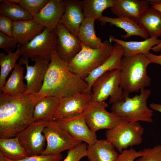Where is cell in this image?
<instances>
[{
	"label": "cell",
	"mask_w": 161,
	"mask_h": 161,
	"mask_svg": "<svg viewBox=\"0 0 161 161\" xmlns=\"http://www.w3.org/2000/svg\"><path fill=\"white\" fill-rule=\"evenodd\" d=\"M94 19L85 18L79 28L77 36L82 43L93 48L101 46L103 42L95 34Z\"/></svg>",
	"instance_id": "cell-28"
},
{
	"label": "cell",
	"mask_w": 161,
	"mask_h": 161,
	"mask_svg": "<svg viewBox=\"0 0 161 161\" xmlns=\"http://www.w3.org/2000/svg\"><path fill=\"white\" fill-rule=\"evenodd\" d=\"M135 21L150 37L161 36V12L150 6Z\"/></svg>",
	"instance_id": "cell-24"
},
{
	"label": "cell",
	"mask_w": 161,
	"mask_h": 161,
	"mask_svg": "<svg viewBox=\"0 0 161 161\" xmlns=\"http://www.w3.org/2000/svg\"><path fill=\"white\" fill-rule=\"evenodd\" d=\"M80 51L68 64L70 70L84 80L110 55L114 47L105 40L97 48L87 46L82 43Z\"/></svg>",
	"instance_id": "cell-5"
},
{
	"label": "cell",
	"mask_w": 161,
	"mask_h": 161,
	"mask_svg": "<svg viewBox=\"0 0 161 161\" xmlns=\"http://www.w3.org/2000/svg\"><path fill=\"white\" fill-rule=\"evenodd\" d=\"M101 25L109 23L110 25H114L124 30L125 35H121L122 38L126 39L132 36H137L146 39L149 35L144 29L135 21L126 17H117L111 18L103 16L98 20Z\"/></svg>",
	"instance_id": "cell-21"
},
{
	"label": "cell",
	"mask_w": 161,
	"mask_h": 161,
	"mask_svg": "<svg viewBox=\"0 0 161 161\" xmlns=\"http://www.w3.org/2000/svg\"><path fill=\"white\" fill-rule=\"evenodd\" d=\"M150 0H115L110 8L117 17H126L134 21L149 7Z\"/></svg>",
	"instance_id": "cell-18"
},
{
	"label": "cell",
	"mask_w": 161,
	"mask_h": 161,
	"mask_svg": "<svg viewBox=\"0 0 161 161\" xmlns=\"http://www.w3.org/2000/svg\"><path fill=\"white\" fill-rule=\"evenodd\" d=\"M60 100L55 97L46 96L38 100L34 107V121H53Z\"/></svg>",
	"instance_id": "cell-26"
},
{
	"label": "cell",
	"mask_w": 161,
	"mask_h": 161,
	"mask_svg": "<svg viewBox=\"0 0 161 161\" xmlns=\"http://www.w3.org/2000/svg\"><path fill=\"white\" fill-rule=\"evenodd\" d=\"M40 99L35 94L11 97L0 93V138L17 137L34 122V106Z\"/></svg>",
	"instance_id": "cell-1"
},
{
	"label": "cell",
	"mask_w": 161,
	"mask_h": 161,
	"mask_svg": "<svg viewBox=\"0 0 161 161\" xmlns=\"http://www.w3.org/2000/svg\"><path fill=\"white\" fill-rule=\"evenodd\" d=\"M150 108L152 109L161 113V104L152 103L149 104Z\"/></svg>",
	"instance_id": "cell-41"
},
{
	"label": "cell",
	"mask_w": 161,
	"mask_h": 161,
	"mask_svg": "<svg viewBox=\"0 0 161 161\" xmlns=\"http://www.w3.org/2000/svg\"><path fill=\"white\" fill-rule=\"evenodd\" d=\"M88 88L85 80L71 71L68 64L61 60L54 51L42 86L35 95L40 99L46 96L61 99L78 93H86Z\"/></svg>",
	"instance_id": "cell-2"
},
{
	"label": "cell",
	"mask_w": 161,
	"mask_h": 161,
	"mask_svg": "<svg viewBox=\"0 0 161 161\" xmlns=\"http://www.w3.org/2000/svg\"><path fill=\"white\" fill-rule=\"evenodd\" d=\"M17 63L11 75L0 89V93L11 97L19 95L25 92L27 85L24 82V68Z\"/></svg>",
	"instance_id": "cell-25"
},
{
	"label": "cell",
	"mask_w": 161,
	"mask_h": 161,
	"mask_svg": "<svg viewBox=\"0 0 161 161\" xmlns=\"http://www.w3.org/2000/svg\"><path fill=\"white\" fill-rule=\"evenodd\" d=\"M113 46V50L109 57L84 79L88 85L86 93H92V85L99 76L109 71L121 69V60L123 56L124 49L121 45L117 43L114 44Z\"/></svg>",
	"instance_id": "cell-17"
},
{
	"label": "cell",
	"mask_w": 161,
	"mask_h": 161,
	"mask_svg": "<svg viewBox=\"0 0 161 161\" xmlns=\"http://www.w3.org/2000/svg\"><path fill=\"white\" fill-rule=\"evenodd\" d=\"M108 104L105 102L92 101L85 113L87 124L92 131L96 133L101 129H111L124 121L121 118L106 110Z\"/></svg>",
	"instance_id": "cell-10"
},
{
	"label": "cell",
	"mask_w": 161,
	"mask_h": 161,
	"mask_svg": "<svg viewBox=\"0 0 161 161\" xmlns=\"http://www.w3.org/2000/svg\"><path fill=\"white\" fill-rule=\"evenodd\" d=\"M139 94L130 97L125 91L123 98L112 104L111 112L126 122H153V111L147 106L151 92L148 89L140 90Z\"/></svg>",
	"instance_id": "cell-4"
},
{
	"label": "cell",
	"mask_w": 161,
	"mask_h": 161,
	"mask_svg": "<svg viewBox=\"0 0 161 161\" xmlns=\"http://www.w3.org/2000/svg\"><path fill=\"white\" fill-rule=\"evenodd\" d=\"M47 142L46 148L41 154L44 155L58 154L66 150H70L82 141L72 137L61 127L55 121H49L43 130Z\"/></svg>",
	"instance_id": "cell-8"
},
{
	"label": "cell",
	"mask_w": 161,
	"mask_h": 161,
	"mask_svg": "<svg viewBox=\"0 0 161 161\" xmlns=\"http://www.w3.org/2000/svg\"><path fill=\"white\" fill-rule=\"evenodd\" d=\"M149 59L151 63H154L161 65V54L157 55L149 52L145 54Z\"/></svg>",
	"instance_id": "cell-39"
},
{
	"label": "cell",
	"mask_w": 161,
	"mask_h": 161,
	"mask_svg": "<svg viewBox=\"0 0 161 161\" xmlns=\"http://www.w3.org/2000/svg\"><path fill=\"white\" fill-rule=\"evenodd\" d=\"M48 0H21L19 4L33 17L37 14Z\"/></svg>",
	"instance_id": "cell-32"
},
{
	"label": "cell",
	"mask_w": 161,
	"mask_h": 161,
	"mask_svg": "<svg viewBox=\"0 0 161 161\" xmlns=\"http://www.w3.org/2000/svg\"><path fill=\"white\" fill-rule=\"evenodd\" d=\"M57 40L55 31L45 28L42 32L28 43L18 44L17 48L21 55L31 59L35 56L51 60L52 52L56 50Z\"/></svg>",
	"instance_id": "cell-9"
},
{
	"label": "cell",
	"mask_w": 161,
	"mask_h": 161,
	"mask_svg": "<svg viewBox=\"0 0 161 161\" xmlns=\"http://www.w3.org/2000/svg\"><path fill=\"white\" fill-rule=\"evenodd\" d=\"M86 143H81L73 148L68 150L67 155L63 161H80L87 154V146Z\"/></svg>",
	"instance_id": "cell-33"
},
{
	"label": "cell",
	"mask_w": 161,
	"mask_h": 161,
	"mask_svg": "<svg viewBox=\"0 0 161 161\" xmlns=\"http://www.w3.org/2000/svg\"><path fill=\"white\" fill-rule=\"evenodd\" d=\"M65 9L60 22L71 33L77 36L80 27L85 18L82 1L65 0Z\"/></svg>",
	"instance_id": "cell-19"
},
{
	"label": "cell",
	"mask_w": 161,
	"mask_h": 161,
	"mask_svg": "<svg viewBox=\"0 0 161 161\" xmlns=\"http://www.w3.org/2000/svg\"><path fill=\"white\" fill-rule=\"evenodd\" d=\"M144 131L143 127L138 122L124 121L107 130L105 134L106 139L121 153L128 147L141 144Z\"/></svg>",
	"instance_id": "cell-6"
},
{
	"label": "cell",
	"mask_w": 161,
	"mask_h": 161,
	"mask_svg": "<svg viewBox=\"0 0 161 161\" xmlns=\"http://www.w3.org/2000/svg\"><path fill=\"white\" fill-rule=\"evenodd\" d=\"M62 158V155L60 153L53 155L40 154L33 155L19 160L13 161L7 158L0 152V161H61Z\"/></svg>",
	"instance_id": "cell-34"
},
{
	"label": "cell",
	"mask_w": 161,
	"mask_h": 161,
	"mask_svg": "<svg viewBox=\"0 0 161 161\" xmlns=\"http://www.w3.org/2000/svg\"><path fill=\"white\" fill-rule=\"evenodd\" d=\"M0 14L11 19L13 21L28 20L33 17L19 4L0 1Z\"/></svg>",
	"instance_id": "cell-30"
},
{
	"label": "cell",
	"mask_w": 161,
	"mask_h": 161,
	"mask_svg": "<svg viewBox=\"0 0 161 161\" xmlns=\"http://www.w3.org/2000/svg\"><path fill=\"white\" fill-rule=\"evenodd\" d=\"M92 101V93H78L60 99L53 120L84 114Z\"/></svg>",
	"instance_id": "cell-13"
},
{
	"label": "cell",
	"mask_w": 161,
	"mask_h": 161,
	"mask_svg": "<svg viewBox=\"0 0 161 161\" xmlns=\"http://www.w3.org/2000/svg\"><path fill=\"white\" fill-rule=\"evenodd\" d=\"M55 121L72 137L78 140L84 141L88 145L93 144L97 140L96 133L92 131L88 126L84 114Z\"/></svg>",
	"instance_id": "cell-15"
},
{
	"label": "cell",
	"mask_w": 161,
	"mask_h": 161,
	"mask_svg": "<svg viewBox=\"0 0 161 161\" xmlns=\"http://www.w3.org/2000/svg\"><path fill=\"white\" fill-rule=\"evenodd\" d=\"M109 39L121 45L124 49L123 56H130L138 54H145L154 46L161 42V40L150 37L142 41H126L110 35Z\"/></svg>",
	"instance_id": "cell-23"
},
{
	"label": "cell",
	"mask_w": 161,
	"mask_h": 161,
	"mask_svg": "<svg viewBox=\"0 0 161 161\" xmlns=\"http://www.w3.org/2000/svg\"><path fill=\"white\" fill-rule=\"evenodd\" d=\"M151 7L161 12V0H150Z\"/></svg>",
	"instance_id": "cell-40"
},
{
	"label": "cell",
	"mask_w": 161,
	"mask_h": 161,
	"mask_svg": "<svg viewBox=\"0 0 161 161\" xmlns=\"http://www.w3.org/2000/svg\"><path fill=\"white\" fill-rule=\"evenodd\" d=\"M120 70L107 72L98 77L91 87L92 101H105L109 97V104L123 98L125 92L120 86Z\"/></svg>",
	"instance_id": "cell-7"
},
{
	"label": "cell",
	"mask_w": 161,
	"mask_h": 161,
	"mask_svg": "<svg viewBox=\"0 0 161 161\" xmlns=\"http://www.w3.org/2000/svg\"><path fill=\"white\" fill-rule=\"evenodd\" d=\"M151 63L144 54L123 56L120 69V86L123 91L137 92L150 86L151 79L147 74V68Z\"/></svg>",
	"instance_id": "cell-3"
},
{
	"label": "cell",
	"mask_w": 161,
	"mask_h": 161,
	"mask_svg": "<svg viewBox=\"0 0 161 161\" xmlns=\"http://www.w3.org/2000/svg\"><path fill=\"white\" fill-rule=\"evenodd\" d=\"M151 49L153 51L156 52H158L161 51V42L153 47Z\"/></svg>",
	"instance_id": "cell-42"
},
{
	"label": "cell",
	"mask_w": 161,
	"mask_h": 161,
	"mask_svg": "<svg viewBox=\"0 0 161 161\" xmlns=\"http://www.w3.org/2000/svg\"><path fill=\"white\" fill-rule=\"evenodd\" d=\"M55 31L57 40V53L61 60L68 64L81 50L82 43L61 23Z\"/></svg>",
	"instance_id": "cell-14"
},
{
	"label": "cell",
	"mask_w": 161,
	"mask_h": 161,
	"mask_svg": "<svg viewBox=\"0 0 161 161\" xmlns=\"http://www.w3.org/2000/svg\"><path fill=\"white\" fill-rule=\"evenodd\" d=\"M49 121H34L17 137L19 142L30 156L41 154L46 141L43 131Z\"/></svg>",
	"instance_id": "cell-12"
},
{
	"label": "cell",
	"mask_w": 161,
	"mask_h": 161,
	"mask_svg": "<svg viewBox=\"0 0 161 161\" xmlns=\"http://www.w3.org/2000/svg\"><path fill=\"white\" fill-rule=\"evenodd\" d=\"M116 150L106 139L97 140L88 145L86 156L89 161H114L118 155Z\"/></svg>",
	"instance_id": "cell-22"
},
{
	"label": "cell",
	"mask_w": 161,
	"mask_h": 161,
	"mask_svg": "<svg viewBox=\"0 0 161 161\" xmlns=\"http://www.w3.org/2000/svg\"><path fill=\"white\" fill-rule=\"evenodd\" d=\"M18 44L15 39L0 32V48L5 52H13L17 48Z\"/></svg>",
	"instance_id": "cell-36"
},
{
	"label": "cell",
	"mask_w": 161,
	"mask_h": 161,
	"mask_svg": "<svg viewBox=\"0 0 161 161\" xmlns=\"http://www.w3.org/2000/svg\"><path fill=\"white\" fill-rule=\"evenodd\" d=\"M21 55L17 47L14 52H11L7 54L0 52V89L4 85L8 74L15 67L16 62Z\"/></svg>",
	"instance_id": "cell-31"
},
{
	"label": "cell",
	"mask_w": 161,
	"mask_h": 161,
	"mask_svg": "<svg viewBox=\"0 0 161 161\" xmlns=\"http://www.w3.org/2000/svg\"><path fill=\"white\" fill-rule=\"evenodd\" d=\"M143 155L136 161H161V145L152 148H144Z\"/></svg>",
	"instance_id": "cell-35"
},
{
	"label": "cell",
	"mask_w": 161,
	"mask_h": 161,
	"mask_svg": "<svg viewBox=\"0 0 161 161\" xmlns=\"http://www.w3.org/2000/svg\"><path fill=\"white\" fill-rule=\"evenodd\" d=\"M65 9V0H48L33 19L49 30L55 31Z\"/></svg>",
	"instance_id": "cell-16"
},
{
	"label": "cell",
	"mask_w": 161,
	"mask_h": 161,
	"mask_svg": "<svg viewBox=\"0 0 161 161\" xmlns=\"http://www.w3.org/2000/svg\"><path fill=\"white\" fill-rule=\"evenodd\" d=\"M0 152L13 161L21 160L30 156L20 143L18 137L0 138Z\"/></svg>",
	"instance_id": "cell-27"
},
{
	"label": "cell",
	"mask_w": 161,
	"mask_h": 161,
	"mask_svg": "<svg viewBox=\"0 0 161 161\" xmlns=\"http://www.w3.org/2000/svg\"><path fill=\"white\" fill-rule=\"evenodd\" d=\"M21 0H5V1L8 3L14 4H19Z\"/></svg>",
	"instance_id": "cell-43"
},
{
	"label": "cell",
	"mask_w": 161,
	"mask_h": 161,
	"mask_svg": "<svg viewBox=\"0 0 161 161\" xmlns=\"http://www.w3.org/2000/svg\"><path fill=\"white\" fill-rule=\"evenodd\" d=\"M13 22L10 18L0 14V32L12 37Z\"/></svg>",
	"instance_id": "cell-38"
},
{
	"label": "cell",
	"mask_w": 161,
	"mask_h": 161,
	"mask_svg": "<svg viewBox=\"0 0 161 161\" xmlns=\"http://www.w3.org/2000/svg\"><path fill=\"white\" fill-rule=\"evenodd\" d=\"M32 60L35 61L32 66L29 65L28 58L22 57L19 64L25 66L26 72L24 79L27 81L25 94H36L41 90L46 73L50 61L40 56H35Z\"/></svg>",
	"instance_id": "cell-11"
},
{
	"label": "cell",
	"mask_w": 161,
	"mask_h": 161,
	"mask_svg": "<svg viewBox=\"0 0 161 161\" xmlns=\"http://www.w3.org/2000/svg\"><path fill=\"white\" fill-rule=\"evenodd\" d=\"M115 0H84L82 7L84 16L86 18L98 20L102 17L103 12L111 8Z\"/></svg>",
	"instance_id": "cell-29"
},
{
	"label": "cell",
	"mask_w": 161,
	"mask_h": 161,
	"mask_svg": "<svg viewBox=\"0 0 161 161\" xmlns=\"http://www.w3.org/2000/svg\"><path fill=\"white\" fill-rule=\"evenodd\" d=\"M144 154L143 150L137 151L132 148L126 149L118 155L114 161H134L136 158L142 156Z\"/></svg>",
	"instance_id": "cell-37"
},
{
	"label": "cell",
	"mask_w": 161,
	"mask_h": 161,
	"mask_svg": "<svg viewBox=\"0 0 161 161\" xmlns=\"http://www.w3.org/2000/svg\"><path fill=\"white\" fill-rule=\"evenodd\" d=\"M45 28L33 19L13 21L12 37L20 45H24L41 33Z\"/></svg>",
	"instance_id": "cell-20"
}]
</instances>
